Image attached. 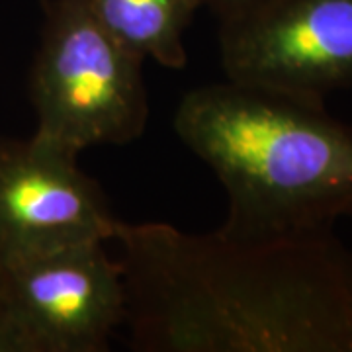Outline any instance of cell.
<instances>
[{
    "instance_id": "obj_1",
    "label": "cell",
    "mask_w": 352,
    "mask_h": 352,
    "mask_svg": "<svg viewBox=\"0 0 352 352\" xmlns=\"http://www.w3.org/2000/svg\"><path fill=\"white\" fill-rule=\"evenodd\" d=\"M141 352H352V251L333 227L268 237L118 221Z\"/></svg>"
},
{
    "instance_id": "obj_2",
    "label": "cell",
    "mask_w": 352,
    "mask_h": 352,
    "mask_svg": "<svg viewBox=\"0 0 352 352\" xmlns=\"http://www.w3.org/2000/svg\"><path fill=\"white\" fill-rule=\"evenodd\" d=\"M173 127L226 188V235L268 237L352 217V126L325 102L226 78L190 90Z\"/></svg>"
},
{
    "instance_id": "obj_3",
    "label": "cell",
    "mask_w": 352,
    "mask_h": 352,
    "mask_svg": "<svg viewBox=\"0 0 352 352\" xmlns=\"http://www.w3.org/2000/svg\"><path fill=\"white\" fill-rule=\"evenodd\" d=\"M143 63L92 18L82 0H43L30 76L34 138L73 155L133 143L149 120Z\"/></svg>"
},
{
    "instance_id": "obj_4",
    "label": "cell",
    "mask_w": 352,
    "mask_h": 352,
    "mask_svg": "<svg viewBox=\"0 0 352 352\" xmlns=\"http://www.w3.org/2000/svg\"><path fill=\"white\" fill-rule=\"evenodd\" d=\"M0 315L20 352H104L126 319V286L106 241L0 264Z\"/></svg>"
},
{
    "instance_id": "obj_5",
    "label": "cell",
    "mask_w": 352,
    "mask_h": 352,
    "mask_svg": "<svg viewBox=\"0 0 352 352\" xmlns=\"http://www.w3.org/2000/svg\"><path fill=\"white\" fill-rule=\"evenodd\" d=\"M226 76L325 102L352 87V0H268L219 24Z\"/></svg>"
},
{
    "instance_id": "obj_6",
    "label": "cell",
    "mask_w": 352,
    "mask_h": 352,
    "mask_svg": "<svg viewBox=\"0 0 352 352\" xmlns=\"http://www.w3.org/2000/svg\"><path fill=\"white\" fill-rule=\"evenodd\" d=\"M76 159L34 135L0 141V264L112 241L120 219Z\"/></svg>"
},
{
    "instance_id": "obj_7",
    "label": "cell",
    "mask_w": 352,
    "mask_h": 352,
    "mask_svg": "<svg viewBox=\"0 0 352 352\" xmlns=\"http://www.w3.org/2000/svg\"><path fill=\"white\" fill-rule=\"evenodd\" d=\"M98 24L143 61L184 69V32L204 0H82Z\"/></svg>"
},
{
    "instance_id": "obj_8",
    "label": "cell",
    "mask_w": 352,
    "mask_h": 352,
    "mask_svg": "<svg viewBox=\"0 0 352 352\" xmlns=\"http://www.w3.org/2000/svg\"><path fill=\"white\" fill-rule=\"evenodd\" d=\"M264 2H268V0H204V6H210L221 24V22H229L243 14L251 12Z\"/></svg>"
},
{
    "instance_id": "obj_9",
    "label": "cell",
    "mask_w": 352,
    "mask_h": 352,
    "mask_svg": "<svg viewBox=\"0 0 352 352\" xmlns=\"http://www.w3.org/2000/svg\"><path fill=\"white\" fill-rule=\"evenodd\" d=\"M0 352H20L18 340L14 339L12 331L6 325L2 315H0Z\"/></svg>"
}]
</instances>
